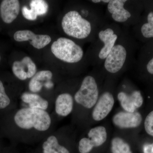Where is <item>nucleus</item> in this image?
<instances>
[{
  "label": "nucleus",
  "instance_id": "cd10ccee",
  "mask_svg": "<svg viewBox=\"0 0 153 153\" xmlns=\"http://www.w3.org/2000/svg\"><path fill=\"white\" fill-rule=\"evenodd\" d=\"M152 150L153 152V143L152 144Z\"/></svg>",
  "mask_w": 153,
  "mask_h": 153
},
{
  "label": "nucleus",
  "instance_id": "2eb2a0df",
  "mask_svg": "<svg viewBox=\"0 0 153 153\" xmlns=\"http://www.w3.org/2000/svg\"><path fill=\"white\" fill-rule=\"evenodd\" d=\"M74 99L70 93H63L57 96L54 104L56 114L61 117H65L70 114L73 110Z\"/></svg>",
  "mask_w": 153,
  "mask_h": 153
},
{
  "label": "nucleus",
  "instance_id": "f8f14e48",
  "mask_svg": "<svg viewBox=\"0 0 153 153\" xmlns=\"http://www.w3.org/2000/svg\"><path fill=\"white\" fill-rule=\"evenodd\" d=\"M112 121L115 125L120 128H135L141 123L142 117L137 111H120L114 116Z\"/></svg>",
  "mask_w": 153,
  "mask_h": 153
},
{
  "label": "nucleus",
  "instance_id": "b1692460",
  "mask_svg": "<svg viewBox=\"0 0 153 153\" xmlns=\"http://www.w3.org/2000/svg\"><path fill=\"white\" fill-rule=\"evenodd\" d=\"M22 13L24 18L30 21H35L38 17L36 13L32 9L28 8L27 6L22 7Z\"/></svg>",
  "mask_w": 153,
  "mask_h": 153
},
{
  "label": "nucleus",
  "instance_id": "f3484780",
  "mask_svg": "<svg viewBox=\"0 0 153 153\" xmlns=\"http://www.w3.org/2000/svg\"><path fill=\"white\" fill-rule=\"evenodd\" d=\"M21 99L26 104L25 107L47 111L50 104L47 99L42 97L40 94L32 92H24L21 96Z\"/></svg>",
  "mask_w": 153,
  "mask_h": 153
},
{
  "label": "nucleus",
  "instance_id": "6e6552de",
  "mask_svg": "<svg viewBox=\"0 0 153 153\" xmlns=\"http://www.w3.org/2000/svg\"><path fill=\"white\" fill-rule=\"evenodd\" d=\"M114 104V96L109 91H104L98 98L92 113V118L99 121L106 117L112 109Z\"/></svg>",
  "mask_w": 153,
  "mask_h": 153
},
{
  "label": "nucleus",
  "instance_id": "bb28decb",
  "mask_svg": "<svg viewBox=\"0 0 153 153\" xmlns=\"http://www.w3.org/2000/svg\"><path fill=\"white\" fill-rule=\"evenodd\" d=\"M144 153H153L152 144H146L143 146Z\"/></svg>",
  "mask_w": 153,
  "mask_h": 153
},
{
  "label": "nucleus",
  "instance_id": "4468645a",
  "mask_svg": "<svg viewBox=\"0 0 153 153\" xmlns=\"http://www.w3.org/2000/svg\"><path fill=\"white\" fill-rule=\"evenodd\" d=\"M20 2L18 0H4L0 4V15L3 22L11 24L19 16Z\"/></svg>",
  "mask_w": 153,
  "mask_h": 153
},
{
  "label": "nucleus",
  "instance_id": "7ed1b4c3",
  "mask_svg": "<svg viewBox=\"0 0 153 153\" xmlns=\"http://www.w3.org/2000/svg\"><path fill=\"white\" fill-rule=\"evenodd\" d=\"M134 49V41L130 30L123 27L122 33L100 67L102 71L114 75L127 70L131 66Z\"/></svg>",
  "mask_w": 153,
  "mask_h": 153
},
{
  "label": "nucleus",
  "instance_id": "423d86ee",
  "mask_svg": "<svg viewBox=\"0 0 153 153\" xmlns=\"http://www.w3.org/2000/svg\"><path fill=\"white\" fill-rule=\"evenodd\" d=\"M51 49L55 57L68 64L79 63L84 57L82 47L70 38L65 37L58 38L53 42Z\"/></svg>",
  "mask_w": 153,
  "mask_h": 153
},
{
  "label": "nucleus",
  "instance_id": "6ab92c4d",
  "mask_svg": "<svg viewBox=\"0 0 153 153\" xmlns=\"http://www.w3.org/2000/svg\"><path fill=\"white\" fill-rule=\"evenodd\" d=\"M140 33L146 39L153 38V12H149L147 16V22L141 26Z\"/></svg>",
  "mask_w": 153,
  "mask_h": 153
},
{
  "label": "nucleus",
  "instance_id": "5701e85b",
  "mask_svg": "<svg viewBox=\"0 0 153 153\" xmlns=\"http://www.w3.org/2000/svg\"><path fill=\"white\" fill-rule=\"evenodd\" d=\"M145 130L149 135L153 137V111H151L145 119Z\"/></svg>",
  "mask_w": 153,
  "mask_h": 153
},
{
  "label": "nucleus",
  "instance_id": "dca6fc26",
  "mask_svg": "<svg viewBox=\"0 0 153 153\" xmlns=\"http://www.w3.org/2000/svg\"><path fill=\"white\" fill-rule=\"evenodd\" d=\"M43 153H70L60 143L57 131L52 132L44 139L42 145Z\"/></svg>",
  "mask_w": 153,
  "mask_h": 153
},
{
  "label": "nucleus",
  "instance_id": "393cba45",
  "mask_svg": "<svg viewBox=\"0 0 153 153\" xmlns=\"http://www.w3.org/2000/svg\"><path fill=\"white\" fill-rule=\"evenodd\" d=\"M110 1V0H91L88 1L97 5L105 7L109 3Z\"/></svg>",
  "mask_w": 153,
  "mask_h": 153
},
{
  "label": "nucleus",
  "instance_id": "1a4fd4ad",
  "mask_svg": "<svg viewBox=\"0 0 153 153\" xmlns=\"http://www.w3.org/2000/svg\"><path fill=\"white\" fill-rule=\"evenodd\" d=\"M15 41L18 42L29 41L31 45L37 49H41L48 45L51 38L47 35H36L30 30H19L14 35Z\"/></svg>",
  "mask_w": 153,
  "mask_h": 153
},
{
  "label": "nucleus",
  "instance_id": "4be33fe9",
  "mask_svg": "<svg viewBox=\"0 0 153 153\" xmlns=\"http://www.w3.org/2000/svg\"><path fill=\"white\" fill-rule=\"evenodd\" d=\"M11 100L5 91L2 82L0 80V109H4L10 104Z\"/></svg>",
  "mask_w": 153,
  "mask_h": 153
},
{
  "label": "nucleus",
  "instance_id": "a211bd4d",
  "mask_svg": "<svg viewBox=\"0 0 153 153\" xmlns=\"http://www.w3.org/2000/svg\"><path fill=\"white\" fill-rule=\"evenodd\" d=\"M88 138H82V140L92 150L94 147L100 146L106 141L107 137L106 129L102 126L93 128L88 132Z\"/></svg>",
  "mask_w": 153,
  "mask_h": 153
},
{
  "label": "nucleus",
  "instance_id": "c85d7f7f",
  "mask_svg": "<svg viewBox=\"0 0 153 153\" xmlns=\"http://www.w3.org/2000/svg\"><path fill=\"white\" fill-rule=\"evenodd\" d=\"M1 56H0V61H1Z\"/></svg>",
  "mask_w": 153,
  "mask_h": 153
},
{
  "label": "nucleus",
  "instance_id": "39448f33",
  "mask_svg": "<svg viewBox=\"0 0 153 153\" xmlns=\"http://www.w3.org/2000/svg\"><path fill=\"white\" fill-rule=\"evenodd\" d=\"M135 1L130 0H110L105 7V17L108 22L129 28L136 22Z\"/></svg>",
  "mask_w": 153,
  "mask_h": 153
},
{
  "label": "nucleus",
  "instance_id": "0eeeda50",
  "mask_svg": "<svg viewBox=\"0 0 153 153\" xmlns=\"http://www.w3.org/2000/svg\"><path fill=\"white\" fill-rule=\"evenodd\" d=\"M99 91L95 77L91 75L85 76L79 88L74 94V99L77 104L86 108L95 105L99 98Z\"/></svg>",
  "mask_w": 153,
  "mask_h": 153
},
{
  "label": "nucleus",
  "instance_id": "ddd939ff",
  "mask_svg": "<svg viewBox=\"0 0 153 153\" xmlns=\"http://www.w3.org/2000/svg\"><path fill=\"white\" fill-rule=\"evenodd\" d=\"M53 74L49 70L38 71L30 79L28 87L30 92L38 94L41 92L43 87L47 89L52 88L54 86L52 82Z\"/></svg>",
  "mask_w": 153,
  "mask_h": 153
},
{
  "label": "nucleus",
  "instance_id": "a878e982",
  "mask_svg": "<svg viewBox=\"0 0 153 153\" xmlns=\"http://www.w3.org/2000/svg\"><path fill=\"white\" fill-rule=\"evenodd\" d=\"M146 69L149 74L153 75V56L147 63Z\"/></svg>",
  "mask_w": 153,
  "mask_h": 153
},
{
  "label": "nucleus",
  "instance_id": "9b49d317",
  "mask_svg": "<svg viewBox=\"0 0 153 153\" xmlns=\"http://www.w3.org/2000/svg\"><path fill=\"white\" fill-rule=\"evenodd\" d=\"M117 97L122 107L127 112H134L143 102L142 95L139 90H133L130 93L121 91L118 93Z\"/></svg>",
  "mask_w": 153,
  "mask_h": 153
},
{
  "label": "nucleus",
  "instance_id": "9d476101",
  "mask_svg": "<svg viewBox=\"0 0 153 153\" xmlns=\"http://www.w3.org/2000/svg\"><path fill=\"white\" fill-rule=\"evenodd\" d=\"M36 64L30 57L26 56L21 61L13 63L12 71L15 76L21 80L32 78L37 73Z\"/></svg>",
  "mask_w": 153,
  "mask_h": 153
},
{
  "label": "nucleus",
  "instance_id": "20e7f679",
  "mask_svg": "<svg viewBox=\"0 0 153 153\" xmlns=\"http://www.w3.org/2000/svg\"><path fill=\"white\" fill-rule=\"evenodd\" d=\"M123 30V27L108 22L98 30L92 42L89 60L94 67L100 68L116 43Z\"/></svg>",
  "mask_w": 153,
  "mask_h": 153
},
{
  "label": "nucleus",
  "instance_id": "f257e3e1",
  "mask_svg": "<svg viewBox=\"0 0 153 153\" xmlns=\"http://www.w3.org/2000/svg\"><path fill=\"white\" fill-rule=\"evenodd\" d=\"M90 3L87 8L80 11L70 10L64 15L61 27L67 36L76 40H87L92 43L98 30L108 22L103 7Z\"/></svg>",
  "mask_w": 153,
  "mask_h": 153
},
{
  "label": "nucleus",
  "instance_id": "412c9836",
  "mask_svg": "<svg viewBox=\"0 0 153 153\" xmlns=\"http://www.w3.org/2000/svg\"><path fill=\"white\" fill-rule=\"evenodd\" d=\"M30 9L37 15L43 16L47 13L49 6L47 2L44 0H33L30 3Z\"/></svg>",
  "mask_w": 153,
  "mask_h": 153
},
{
  "label": "nucleus",
  "instance_id": "aec40b11",
  "mask_svg": "<svg viewBox=\"0 0 153 153\" xmlns=\"http://www.w3.org/2000/svg\"><path fill=\"white\" fill-rule=\"evenodd\" d=\"M111 150L112 153H132L128 144L118 137L113 139Z\"/></svg>",
  "mask_w": 153,
  "mask_h": 153
},
{
  "label": "nucleus",
  "instance_id": "f03ea898",
  "mask_svg": "<svg viewBox=\"0 0 153 153\" xmlns=\"http://www.w3.org/2000/svg\"><path fill=\"white\" fill-rule=\"evenodd\" d=\"M13 119L22 131L23 139H44L52 133V118L47 111L23 107L17 111Z\"/></svg>",
  "mask_w": 153,
  "mask_h": 153
}]
</instances>
